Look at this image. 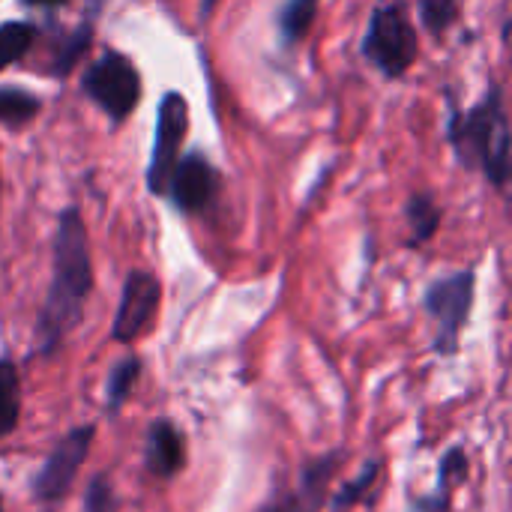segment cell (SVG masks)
<instances>
[{
	"label": "cell",
	"instance_id": "5b68a950",
	"mask_svg": "<svg viewBox=\"0 0 512 512\" xmlns=\"http://www.w3.org/2000/svg\"><path fill=\"white\" fill-rule=\"evenodd\" d=\"M186 126H189V105L183 99V93L171 90L162 96L159 102V120H156V138H153V156H150V168H147V186L153 195H165L177 156H180V144L186 138Z\"/></svg>",
	"mask_w": 512,
	"mask_h": 512
},
{
	"label": "cell",
	"instance_id": "7c38bea8",
	"mask_svg": "<svg viewBox=\"0 0 512 512\" xmlns=\"http://www.w3.org/2000/svg\"><path fill=\"white\" fill-rule=\"evenodd\" d=\"M21 408V387H18V372L9 360H0V438L15 429Z\"/></svg>",
	"mask_w": 512,
	"mask_h": 512
},
{
	"label": "cell",
	"instance_id": "ffe728a7",
	"mask_svg": "<svg viewBox=\"0 0 512 512\" xmlns=\"http://www.w3.org/2000/svg\"><path fill=\"white\" fill-rule=\"evenodd\" d=\"M84 512H114V495H111V486L108 480L96 477L87 489V498H84Z\"/></svg>",
	"mask_w": 512,
	"mask_h": 512
},
{
	"label": "cell",
	"instance_id": "cb8c5ba5",
	"mask_svg": "<svg viewBox=\"0 0 512 512\" xmlns=\"http://www.w3.org/2000/svg\"><path fill=\"white\" fill-rule=\"evenodd\" d=\"M213 3H216V0H204V9H201V12H204V15H207V12H210V9H213Z\"/></svg>",
	"mask_w": 512,
	"mask_h": 512
},
{
	"label": "cell",
	"instance_id": "7402d4cb",
	"mask_svg": "<svg viewBox=\"0 0 512 512\" xmlns=\"http://www.w3.org/2000/svg\"><path fill=\"white\" fill-rule=\"evenodd\" d=\"M375 465H369V471H363V477L357 480V483H351L339 498H336V504H333V510H342V507H351L360 495H363V489H369L372 486V480H375Z\"/></svg>",
	"mask_w": 512,
	"mask_h": 512
},
{
	"label": "cell",
	"instance_id": "8992f818",
	"mask_svg": "<svg viewBox=\"0 0 512 512\" xmlns=\"http://www.w3.org/2000/svg\"><path fill=\"white\" fill-rule=\"evenodd\" d=\"M474 300V273H456L435 282L426 294V309L438 321V351L453 354L459 345V330L468 321Z\"/></svg>",
	"mask_w": 512,
	"mask_h": 512
},
{
	"label": "cell",
	"instance_id": "3957f363",
	"mask_svg": "<svg viewBox=\"0 0 512 512\" xmlns=\"http://www.w3.org/2000/svg\"><path fill=\"white\" fill-rule=\"evenodd\" d=\"M417 30L405 12L402 3L390 0L381 3L372 18H369V30L363 39V54L387 75V78H399L408 72V66L417 60Z\"/></svg>",
	"mask_w": 512,
	"mask_h": 512
},
{
	"label": "cell",
	"instance_id": "5bb4252c",
	"mask_svg": "<svg viewBox=\"0 0 512 512\" xmlns=\"http://www.w3.org/2000/svg\"><path fill=\"white\" fill-rule=\"evenodd\" d=\"M408 222H411V228H414L411 243H426V240L438 231V225H441V210H438V204L432 201V195H411V201H408Z\"/></svg>",
	"mask_w": 512,
	"mask_h": 512
},
{
	"label": "cell",
	"instance_id": "30bf717a",
	"mask_svg": "<svg viewBox=\"0 0 512 512\" xmlns=\"http://www.w3.org/2000/svg\"><path fill=\"white\" fill-rule=\"evenodd\" d=\"M147 465L159 477H171L183 465V444L180 435L171 423L159 420L150 429V444H147Z\"/></svg>",
	"mask_w": 512,
	"mask_h": 512
},
{
	"label": "cell",
	"instance_id": "4fadbf2b",
	"mask_svg": "<svg viewBox=\"0 0 512 512\" xmlns=\"http://www.w3.org/2000/svg\"><path fill=\"white\" fill-rule=\"evenodd\" d=\"M318 15V0H288L279 9V30L288 42H297L309 33L312 21Z\"/></svg>",
	"mask_w": 512,
	"mask_h": 512
},
{
	"label": "cell",
	"instance_id": "52a82bcc",
	"mask_svg": "<svg viewBox=\"0 0 512 512\" xmlns=\"http://www.w3.org/2000/svg\"><path fill=\"white\" fill-rule=\"evenodd\" d=\"M90 441H93V429H75L72 435H66L57 450L48 456L45 468L39 471V477L33 480V492L36 498L42 501H57L69 492L81 462L87 459V450H90Z\"/></svg>",
	"mask_w": 512,
	"mask_h": 512
},
{
	"label": "cell",
	"instance_id": "9c48e42d",
	"mask_svg": "<svg viewBox=\"0 0 512 512\" xmlns=\"http://www.w3.org/2000/svg\"><path fill=\"white\" fill-rule=\"evenodd\" d=\"M216 186H219V177L213 165L201 153H189L186 159H177L168 192L183 213H195L213 201Z\"/></svg>",
	"mask_w": 512,
	"mask_h": 512
},
{
	"label": "cell",
	"instance_id": "d6986e66",
	"mask_svg": "<svg viewBox=\"0 0 512 512\" xmlns=\"http://www.w3.org/2000/svg\"><path fill=\"white\" fill-rule=\"evenodd\" d=\"M90 24H84V27H78L75 33H72V39L63 45V51H60V57H57V63H54V75H66L72 66H75V60L87 51V45H90Z\"/></svg>",
	"mask_w": 512,
	"mask_h": 512
},
{
	"label": "cell",
	"instance_id": "ac0fdd59",
	"mask_svg": "<svg viewBox=\"0 0 512 512\" xmlns=\"http://www.w3.org/2000/svg\"><path fill=\"white\" fill-rule=\"evenodd\" d=\"M456 18V0H420V21L441 36Z\"/></svg>",
	"mask_w": 512,
	"mask_h": 512
},
{
	"label": "cell",
	"instance_id": "9a60e30c",
	"mask_svg": "<svg viewBox=\"0 0 512 512\" xmlns=\"http://www.w3.org/2000/svg\"><path fill=\"white\" fill-rule=\"evenodd\" d=\"M36 114H39V99L33 93L15 90V87H0V123L24 126Z\"/></svg>",
	"mask_w": 512,
	"mask_h": 512
},
{
	"label": "cell",
	"instance_id": "7a4b0ae2",
	"mask_svg": "<svg viewBox=\"0 0 512 512\" xmlns=\"http://www.w3.org/2000/svg\"><path fill=\"white\" fill-rule=\"evenodd\" d=\"M450 144L465 168H480L498 189L510 180V120L501 90L492 84L486 99L450 120Z\"/></svg>",
	"mask_w": 512,
	"mask_h": 512
},
{
	"label": "cell",
	"instance_id": "2e32d148",
	"mask_svg": "<svg viewBox=\"0 0 512 512\" xmlns=\"http://www.w3.org/2000/svg\"><path fill=\"white\" fill-rule=\"evenodd\" d=\"M33 42V24L27 21H6L0 24V69L24 57Z\"/></svg>",
	"mask_w": 512,
	"mask_h": 512
},
{
	"label": "cell",
	"instance_id": "8fae6325",
	"mask_svg": "<svg viewBox=\"0 0 512 512\" xmlns=\"http://www.w3.org/2000/svg\"><path fill=\"white\" fill-rule=\"evenodd\" d=\"M333 462H336V459H327V462H321V465H312V468L303 474V483H300V489H297L294 495H288L285 501H279V504L267 507L264 512H315L318 510V504H321V498H324V486H327V480H330V474H333Z\"/></svg>",
	"mask_w": 512,
	"mask_h": 512
},
{
	"label": "cell",
	"instance_id": "603a6c76",
	"mask_svg": "<svg viewBox=\"0 0 512 512\" xmlns=\"http://www.w3.org/2000/svg\"><path fill=\"white\" fill-rule=\"evenodd\" d=\"M27 6H60V3H66V0H24Z\"/></svg>",
	"mask_w": 512,
	"mask_h": 512
},
{
	"label": "cell",
	"instance_id": "6da1fadb",
	"mask_svg": "<svg viewBox=\"0 0 512 512\" xmlns=\"http://www.w3.org/2000/svg\"><path fill=\"white\" fill-rule=\"evenodd\" d=\"M93 285L90 270V249H87V231L81 222V213L75 207L63 210L57 222L54 237V279L51 291L42 309L39 333L45 339V348H51L66 330H72L81 318L84 300Z\"/></svg>",
	"mask_w": 512,
	"mask_h": 512
},
{
	"label": "cell",
	"instance_id": "ba28073f",
	"mask_svg": "<svg viewBox=\"0 0 512 512\" xmlns=\"http://www.w3.org/2000/svg\"><path fill=\"white\" fill-rule=\"evenodd\" d=\"M156 306H159V282H156V276H150L144 270L129 273V279L123 285L120 309H117V318H114V339L117 342H135L147 330Z\"/></svg>",
	"mask_w": 512,
	"mask_h": 512
},
{
	"label": "cell",
	"instance_id": "e0dca14e",
	"mask_svg": "<svg viewBox=\"0 0 512 512\" xmlns=\"http://www.w3.org/2000/svg\"><path fill=\"white\" fill-rule=\"evenodd\" d=\"M135 378H138V360H135V357L123 360V363L111 372L108 387H105V396H108V408H111V411H117V408L129 399V390H132Z\"/></svg>",
	"mask_w": 512,
	"mask_h": 512
},
{
	"label": "cell",
	"instance_id": "44dd1931",
	"mask_svg": "<svg viewBox=\"0 0 512 512\" xmlns=\"http://www.w3.org/2000/svg\"><path fill=\"white\" fill-rule=\"evenodd\" d=\"M465 480V456L459 450L447 453V459L441 462V486L450 489L453 483Z\"/></svg>",
	"mask_w": 512,
	"mask_h": 512
},
{
	"label": "cell",
	"instance_id": "277c9868",
	"mask_svg": "<svg viewBox=\"0 0 512 512\" xmlns=\"http://www.w3.org/2000/svg\"><path fill=\"white\" fill-rule=\"evenodd\" d=\"M81 87L111 120H123L138 105V96H141V78L135 66L117 51H105L84 72Z\"/></svg>",
	"mask_w": 512,
	"mask_h": 512
}]
</instances>
